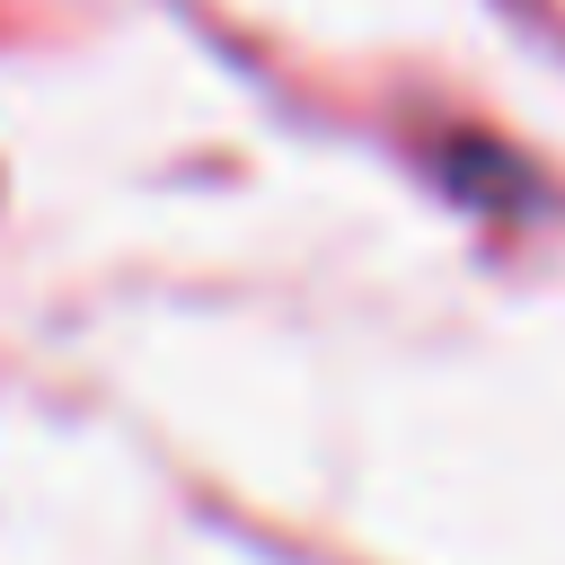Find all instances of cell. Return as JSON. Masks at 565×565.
Listing matches in <instances>:
<instances>
[{
	"instance_id": "6da1fadb",
	"label": "cell",
	"mask_w": 565,
	"mask_h": 565,
	"mask_svg": "<svg viewBox=\"0 0 565 565\" xmlns=\"http://www.w3.org/2000/svg\"><path fill=\"white\" fill-rule=\"evenodd\" d=\"M441 177H450L468 203H494V185H503V177H521V168H512L494 141H477V159H441Z\"/></svg>"
}]
</instances>
